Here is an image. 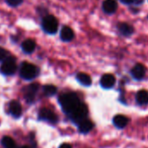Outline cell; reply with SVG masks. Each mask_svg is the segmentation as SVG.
Segmentation results:
<instances>
[{
  "mask_svg": "<svg viewBox=\"0 0 148 148\" xmlns=\"http://www.w3.org/2000/svg\"><path fill=\"white\" fill-rule=\"evenodd\" d=\"M41 26H42L43 31L45 33L53 35L58 32V21L53 15L46 14L45 16H44V18L42 19Z\"/></svg>",
  "mask_w": 148,
  "mask_h": 148,
  "instance_id": "2",
  "label": "cell"
},
{
  "mask_svg": "<svg viewBox=\"0 0 148 148\" xmlns=\"http://www.w3.org/2000/svg\"><path fill=\"white\" fill-rule=\"evenodd\" d=\"M9 111L10 113L15 118H19L22 114V107L16 100H13L9 104Z\"/></svg>",
  "mask_w": 148,
  "mask_h": 148,
  "instance_id": "14",
  "label": "cell"
},
{
  "mask_svg": "<svg viewBox=\"0 0 148 148\" xmlns=\"http://www.w3.org/2000/svg\"><path fill=\"white\" fill-rule=\"evenodd\" d=\"M77 79L78 81L85 86H89L92 84V79L91 77L86 73L84 72H79L78 75H77Z\"/></svg>",
  "mask_w": 148,
  "mask_h": 148,
  "instance_id": "18",
  "label": "cell"
},
{
  "mask_svg": "<svg viewBox=\"0 0 148 148\" xmlns=\"http://www.w3.org/2000/svg\"><path fill=\"white\" fill-rule=\"evenodd\" d=\"M7 58H8V51L3 47H0V62H3Z\"/></svg>",
  "mask_w": 148,
  "mask_h": 148,
  "instance_id": "22",
  "label": "cell"
},
{
  "mask_svg": "<svg viewBox=\"0 0 148 148\" xmlns=\"http://www.w3.org/2000/svg\"><path fill=\"white\" fill-rule=\"evenodd\" d=\"M136 102L139 106H145L148 104V92L145 90H140L136 94Z\"/></svg>",
  "mask_w": 148,
  "mask_h": 148,
  "instance_id": "16",
  "label": "cell"
},
{
  "mask_svg": "<svg viewBox=\"0 0 148 148\" xmlns=\"http://www.w3.org/2000/svg\"><path fill=\"white\" fill-rule=\"evenodd\" d=\"M87 114H88V108H87L86 105L84 103H80L75 108V110L70 114V117L73 122L79 124L80 121H82L83 119H85L86 118Z\"/></svg>",
  "mask_w": 148,
  "mask_h": 148,
  "instance_id": "4",
  "label": "cell"
},
{
  "mask_svg": "<svg viewBox=\"0 0 148 148\" xmlns=\"http://www.w3.org/2000/svg\"><path fill=\"white\" fill-rule=\"evenodd\" d=\"M144 3V0H133V4L137 6V5H140Z\"/></svg>",
  "mask_w": 148,
  "mask_h": 148,
  "instance_id": "24",
  "label": "cell"
},
{
  "mask_svg": "<svg viewBox=\"0 0 148 148\" xmlns=\"http://www.w3.org/2000/svg\"><path fill=\"white\" fill-rule=\"evenodd\" d=\"M131 74L135 79L140 80L145 75V67L141 64H137L131 70Z\"/></svg>",
  "mask_w": 148,
  "mask_h": 148,
  "instance_id": "9",
  "label": "cell"
},
{
  "mask_svg": "<svg viewBox=\"0 0 148 148\" xmlns=\"http://www.w3.org/2000/svg\"><path fill=\"white\" fill-rule=\"evenodd\" d=\"M22 50L25 53H32L36 48V43L32 39H26L22 43Z\"/></svg>",
  "mask_w": 148,
  "mask_h": 148,
  "instance_id": "17",
  "label": "cell"
},
{
  "mask_svg": "<svg viewBox=\"0 0 148 148\" xmlns=\"http://www.w3.org/2000/svg\"><path fill=\"white\" fill-rule=\"evenodd\" d=\"M38 84H31L24 89V96L27 102L31 103L34 100V98L38 91Z\"/></svg>",
  "mask_w": 148,
  "mask_h": 148,
  "instance_id": "6",
  "label": "cell"
},
{
  "mask_svg": "<svg viewBox=\"0 0 148 148\" xmlns=\"http://www.w3.org/2000/svg\"><path fill=\"white\" fill-rule=\"evenodd\" d=\"M24 0H5V3L11 7H18L22 5Z\"/></svg>",
  "mask_w": 148,
  "mask_h": 148,
  "instance_id": "21",
  "label": "cell"
},
{
  "mask_svg": "<svg viewBox=\"0 0 148 148\" xmlns=\"http://www.w3.org/2000/svg\"><path fill=\"white\" fill-rule=\"evenodd\" d=\"M102 9L106 14L112 15L116 12L118 9V4L115 0H105L102 4Z\"/></svg>",
  "mask_w": 148,
  "mask_h": 148,
  "instance_id": "8",
  "label": "cell"
},
{
  "mask_svg": "<svg viewBox=\"0 0 148 148\" xmlns=\"http://www.w3.org/2000/svg\"><path fill=\"white\" fill-rule=\"evenodd\" d=\"M60 38L64 42H70L74 38V32L69 26H64L60 32Z\"/></svg>",
  "mask_w": 148,
  "mask_h": 148,
  "instance_id": "12",
  "label": "cell"
},
{
  "mask_svg": "<svg viewBox=\"0 0 148 148\" xmlns=\"http://www.w3.org/2000/svg\"><path fill=\"white\" fill-rule=\"evenodd\" d=\"M117 28L120 35L124 37H130L134 32V28L132 27V25L127 23H119L117 25Z\"/></svg>",
  "mask_w": 148,
  "mask_h": 148,
  "instance_id": "11",
  "label": "cell"
},
{
  "mask_svg": "<svg viewBox=\"0 0 148 148\" xmlns=\"http://www.w3.org/2000/svg\"><path fill=\"white\" fill-rule=\"evenodd\" d=\"M58 102H59L64 112H65L66 114H69V115L81 103L79 101V99L78 98V96L75 93H72V92L65 93V94L59 96Z\"/></svg>",
  "mask_w": 148,
  "mask_h": 148,
  "instance_id": "1",
  "label": "cell"
},
{
  "mask_svg": "<svg viewBox=\"0 0 148 148\" xmlns=\"http://www.w3.org/2000/svg\"><path fill=\"white\" fill-rule=\"evenodd\" d=\"M20 148H31V147L28 146V145H25V146H22V147H20Z\"/></svg>",
  "mask_w": 148,
  "mask_h": 148,
  "instance_id": "26",
  "label": "cell"
},
{
  "mask_svg": "<svg viewBox=\"0 0 148 148\" xmlns=\"http://www.w3.org/2000/svg\"><path fill=\"white\" fill-rule=\"evenodd\" d=\"M17 70L16 59L13 57H8L3 61L2 65L0 67V71L5 75H12Z\"/></svg>",
  "mask_w": 148,
  "mask_h": 148,
  "instance_id": "5",
  "label": "cell"
},
{
  "mask_svg": "<svg viewBox=\"0 0 148 148\" xmlns=\"http://www.w3.org/2000/svg\"><path fill=\"white\" fill-rule=\"evenodd\" d=\"M59 148H71V145L70 144L64 143V144H62V145L59 146Z\"/></svg>",
  "mask_w": 148,
  "mask_h": 148,
  "instance_id": "25",
  "label": "cell"
},
{
  "mask_svg": "<svg viewBox=\"0 0 148 148\" xmlns=\"http://www.w3.org/2000/svg\"><path fill=\"white\" fill-rule=\"evenodd\" d=\"M43 91L46 96H53L57 92V88L52 85H46L43 87Z\"/></svg>",
  "mask_w": 148,
  "mask_h": 148,
  "instance_id": "20",
  "label": "cell"
},
{
  "mask_svg": "<svg viewBox=\"0 0 148 148\" xmlns=\"http://www.w3.org/2000/svg\"><path fill=\"white\" fill-rule=\"evenodd\" d=\"M4 148H16V143L12 138L9 136H5L1 140Z\"/></svg>",
  "mask_w": 148,
  "mask_h": 148,
  "instance_id": "19",
  "label": "cell"
},
{
  "mask_svg": "<svg viewBox=\"0 0 148 148\" xmlns=\"http://www.w3.org/2000/svg\"><path fill=\"white\" fill-rule=\"evenodd\" d=\"M112 122H113V125L117 127V128H119V129H123L125 128L128 123H129V119L124 115H116L113 119H112Z\"/></svg>",
  "mask_w": 148,
  "mask_h": 148,
  "instance_id": "13",
  "label": "cell"
},
{
  "mask_svg": "<svg viewBox=\"0 0 148 148\" xmlns=\"http://www.w3.org/2000/svg\"><path fill=\"white\" fill-rule=\"evenodd\" d=\"M120 2L124 5H132L133 4V0H120Z\"/></svg>",
  "mask_w": 148,
  "mask_h": 148,
  "instance_id": "23",
  "label": "cell"
},
{
  "mask_svg": "<svg viewBox=\"0 0 148 148\" xmlns=\"http://www.w3.org/2000/svg\"><path fill=\"white\" fill-rule=\"evenodd\" d=\"M115 82H116L115 77L112 74H109V73L103 75L100 79V85L105 89H110L113 87V86L115 85Z\"/></svg>",
  "mask_w": 148,
  "mask_h": 148,
  "instance_id": "10",
  "label": "cell"
},
{
  "mask_svg": "<svg viewBox=\"0 0 148 148\" xmlns=\"http://www.w3.org/2000/svg\"><path fill=\"white\" fill-rule=\"evenodd\" d=\"M38 68L28 62H24L20 67V76L24 79L31 80L35 79L38 75Z\"/></svg>",
  "mask_w": 148,
  "mask_h": 148,
  "instance_id": "3",
  "label": "cell"
},
{
  "mask_svg": "<svg viewBox=\"0 0 148 148\" xmlns=\"http://www.w3.org/2000/svg\"><path fill=\"white\" fill-rule=\"evenodd\" d=\"M78 125H78L79 126V131L81 133H87L93 128V123L91 120L86 119L80 121Z\"/></svg>",
  "mask_w": 148,
  "mask_h": 148,
  "instance_id": "15",
  "label": "cell"
},
{
  "mask_svg": "<svg viewBox=\"0 0 148 148\" xmlns=\"http://www.w3.org/2000/svg\"><path fill=\"white\" fill-rule=\"evenodd\" d=\"M39 119L45 121H48L51 123H56L58 121V117L57 115L51 111L50 109L47 108H43L40 110L39 112V115H38Z\"/></svg>",
  "mask_w": 148,
  "mask_h": 148,
  "instance_id": "7",
  "label": "cell"
}]
</instances>
